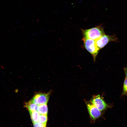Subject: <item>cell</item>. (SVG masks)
Returning <instances> with one entry per match:
<instances>
[{
    "instance_id": "10",
    "label": "cell",
    "mask_w": 127,
    "mask_h": 127,
    "mask_svg": "<svg viewBox=\"0 0 127 127\" xmlns=\"http://www.w3.org/2000/svg\"><path fill=\"white\" fill-rule=\"evenodd\" d=\"M122 95L127 96V78L126 77L125 78L123 82Z\"/></svg>"
},
{
    "instance_id": "12",
    "label": "cell",
    "mask_w": 127,
    "mask_h": 127,
    "mask_svg": "<svg viewBox=\"0 0 127 127\" xmlns=\"http://www.w3.org/2000/svg\"><path fill=\"white\" fill-rule=\"evenodd\" d=\"M33 124L34 127H44L46 126V124L41 123L39 121L33 123Z\"/></svg>"
},
{
    "instance_id": "8",
    "label": "cell",
    "mask_w": 127,
    "mask_h": 127,
    "mask_svg": "<svg viewBox=\"0 0 127 127\" xmlns=\"http://www.w3.org/2000/svg\"><path fill=\"white\" fill-rule=\"evenodd\" d=\"M37 111L40 114L47 115L48 108L47 104L38 105Z\"/></svg>"
},
{
    "instance_id": "13",
    "label": "cell",
    "mask_w": 127,
    "mask_h": 127,
    "mask_svg": "<svg viewBox=\"0 0 127 127\" xmlns=\"http://www.w3.org/2000/svg\"><path fill=\"white\" fill-rule=\"evenodd\" d=\"M125 75V77L127 78V67H124L123 68Z\"/></svg>"
},
{
    "instance_id": "4",
    "label": "cell",
    "mask_w": 127,
    "mask_h": 127,
    "mask_svg": "<svg viewBox=\"0 0 127 127\" xmlns=\"http://www.w3.org/2000/svg\"><path fill=\"white\" fill-rule=\"evenodd\" d=\"M95 41L96 45L100 50L110 42H119V40L115 35H108L105 34L95 40Z\"/></svg>"
},
{
    "instance_id": "5",
    "label": "cell",
    "mask_w": 127,
    "mask_h": 127,
    "mask_svg": "<svg viewBox=\"0 0 127 127\" xmlns=\"http://www.w3.org/2000/svg\"><path fill=\"white\" fill-rule=\"evenodd\" d=\"M87 107L91 119L95 122L102 115L101 112L90 101L85 102Z\"/></svg>"
},
{
    "instance_id": "7",
    "label": "cell",
    "mask_w": 127,
    "mask_h": 127,
    "mask_svg": "<svg viewBox=\"0 0 127 127\" xmlns=\"http://www.w3.org/2000/svg\"><path fill=\"white\" fill-rule=\"evenodd\" d=\"M38 105L33 102L31 100L25 103V106L29 112L37 111Z\"/></svg>"
},
{
    "instance_id": "6",
    "label": "cell",
    "mask_w": 127,
    "mask_h": 127,
    "mask_svg": "<svg viewBox=\"0 0 127 127\" xmlns=\"http://www.w3.org/2000/svg\"><path fill=\"white\" fill-rule=\"evenodd\" d=\"M50 94V92L46 93L37 94L34 96L31 100L38 105L47 104L48 100Z\"/></svg>"
},
{
    "instance_id": "3",
    "label": "cell",
    "mask_w": 127,
    "mask_h": 127,
    "mask_svg": "<svg viewBox=\"0 0 127 127\" xmlns=\"http://www.w3.org/2000/svg\"><path fill=\"white\" fill-rule=\"evenodd\" d=\"M90 101L101 112L112 107L107 104L100 95H94Z\"/></svg>"
},
{
    "instance_id": "1",
    "label": "cell",
    "mask_w": 127,
    "mask_h": 127,
    "mask_svg": "<svg viewBox=\"0 0 127 127\" xmlns=\"http://www.w3.org/2000/svg\"><path fill=\"white\" fill-rule=\"evenodd\" d=\"M83 36L82 40L90 39L96 40L105 34L103 28L99 25L90 29H81Z\"/></svg>"
},
{
    "instance_id": "9",
    "label": "cell",
    "mask_w": 127,
    "mask_h": 127,
    "mask_svg": "<svg viewBox=\"0 0 127 127\" xmlns=\"http://www.w3.org/2000/svg\"><path fill=\"white\" fill-rule=\"evenodd\" d=\"M29 112L33 123L39 121L40 114L37 111Z\"/></svg>"
},
{
    "instance_id": "2",
    "label": "cell",
    "mask_w": 127,
    "mask_h": 127,
    "mask_svg": "<svg viewBox=\"0 0 127 127\" xmlns=\"http://www.w3.org/2000/svg\"><path fill=\"white\" fill-rule=\"evenodd\" d=\"M85 48L91 55L94 61L100 50L96 45L95 40L87 39L82 40Z\"/></svg>"
},
{
    "instance_id": "11",
    "label": "cell",
    "mask_w": 127,
    "mask_h": 127,
    "mask_svg": "<svg viewBox=\"0 0 127 127\" xmlns=\"http://www.w3.org/2000/svg\"><path fill=\"white\" fill-rule=\"evenodd\" d=\"M47 121V115L40 114L39 121L43 123L46 124Z\"/></svg>"
}]
</instances>
